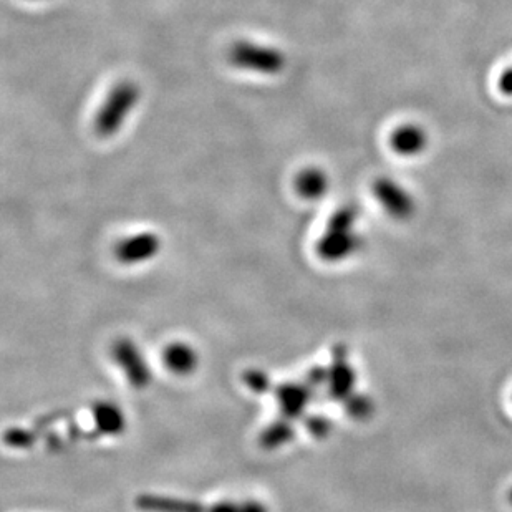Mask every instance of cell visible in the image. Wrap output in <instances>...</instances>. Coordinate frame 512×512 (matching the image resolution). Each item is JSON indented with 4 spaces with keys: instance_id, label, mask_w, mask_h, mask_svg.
Masks as SVG:
<instances>
[{
    "instance_id": "1",
    "label": "cell",
    "mask_w": 512,
    "mask_h": 512,
    "mask_svg": "<svg viewBox=\"0 0 512 512\" xmlns=\"http://www.w3.org/2000/svg\"><path fill=\"white\" fill-rule=\"evenodd\" d=\"M136 508L143 512H269L266 504L244 499L223 501L216 504H201L189 499L171 498L163 494H141L135 499Z\"/></svg>"
},
{
    "instance_id": "2",
    "label": "cell",
    "mask_w": 512,
    "mask_h": 512,
    "mask_svg": "<svg viewBox=\"0 0 512 512\" xmlns=\"http://www.w3.org/2000/svg\"><path fill=\"white\" fill-rule=\"evenodd\" d=\"M140 97L141 90L135 82L125 80L115 85L95 120V130L98 135L103 138H112L116 135L121 130V126L125 125L130 113L135 110Z\"/></svg>"
},
{
    "instance_id": "3",
    "label": "cell",
    "mask_w": 512,
    "mask_h": 512,
    "mask_svg": "<svg viewBox=\"0 0 512 512\" xmlns=\"http://www.w3.org/2000/svg\"><path fill=\"white\" fill-rule=\"evenodd\" d=\"M229 62L234 67L262 75H277L285 68V55L281 50L254 42H236L229 50Z\"/></svg>"
},
{
    "instance_id": "4",
    "label": "cell",
    "mask_w": 512,
    "mask_h": 512,
    "mask_svg": "<svg viewBox=\"0 0 512 512\" xmlns=\"http://www.w3.org/2000/svg\"><path fill=\"white\" fill-rule=\"evenodd\" d=\"M353 221H355V211L350 208L340 209L339 213L334 214L330 219L329 229L325 232L319 244L317 252L320 257L337 261L342 257H347L355 247V236L352 234Z\"/></svg>"
},
{
    "instance_id": "5",
    "label": "cell",
    "mask_w": 512,
    "mask_h": 512,
    "mask_svg": "<svg viewBox=\"0 0 512 512\" xmlns=\"http://www.w3.org/2000/svg\"><path fill=\"white\" fill-rule=\"evenodd\" d=\"M112 355L115 358L116 365L123 370L125 377L131 387L143 390L151 383L150 365L146 362L140 348L136 347L135 342L128 339L116 340L113 343Z\"/></svg>"
},
{
    "instance_id": "6",
    "label": "cell",
    "mask_w": 512,
    "mask_h": 512,
    "mask_svg": "<svg viewBox=\"0 0 512 512\" xmlns=\"http://www.w3.org/2000/svg\"><path fill=\"white\" fill-rule=\"evenodd\" d=\"M161 239L153 232H140L135 236L125 237L115 246V257L125 266L150 261L160 252Z\"/></svg>"
},
{
    "instance_id": "7",
    "label": "cell",
    "mask_w": 512,
    "mask_h": 512,
    "mask_svg": "<svg viewBox=\"0 0 512 512\" xmlns=\"http://www.w3.org/2000/svg\"><path fill=\"white\" fill-rule=\"evenodd\" d=\"M312 383H281L279 387L274 388L277 401L281 406L282 418L292 420L302 416L310 400H312Z\"/></svg>"
},
{
    "instance_id": "8",
    "label": "cell",
    "mask_w": 512,
    "mask_h": 512,
    "mask_svg": "<svg viewBox=\"0 0 512 512\" xmlns=\"http://www.w3.org/2000/svg\"><path fill=\"white\" fill-rule=\"evenodd\" d=\"M163 362L171 373L184 377L198 368L199 357L189 343L174 342L165 348Z\"/></svg>"
},
{
    "instance_id": "9",
    "label": "cell",
    "mask_w": 512,
    "mask_h": 512,
    "mask_svg": "<svg viewBox=\"0 0 512 512\" xmlns=\"http://www.w3.org/2000/svg\"><path fill=\"white\" fill-rule=\"evenodd\" d=\"M92 413L97 426V435L116 436L123 433L126 428L125 413L112 401H98L93 406Z\"/></svg>"
},
{
    "instance_id": "10",
    "label": "cell",
    "mask_w": 512,
    "mask_h": 512,
    "mask_svg": "<svg viewBox=\"0 0 512 512\" xmlns=\"http://www.w3.org/2000/svg\"><path fill=\"white\" fill-rule=\"evenodd\" d=\"M295 188L302 198L314 201V199L324 198V194L329 189V179L327 174L319 168H307L295 179Z\"/></svg>"
},
{
    "instance_id": "11",
    "label": "cell",
    "mask_w": 512,
    "mask_h": 512,
    "mask_svg": "<svg viewBox=\"0 0 512 512\" xmlns=\"http://www.w3.org/2000/svg\"><path fill=\"white\" fill-rule=\"evenodd\" d=\"M292 438H294V426L289 420L282 418L262 433L261 445L264 446V450H276L285 443H289Z\"/></svg>"
},
{
    "instance_id": "12",
    "label": "cell",
    "mask_w": 512,
    "mask_h": 512,
    "mask_svg": "<svg viewBox=\"0 0 512 512\" xmlns=\"http://www.w3.org/2000/svg\"><path fill=\"white\" fill-rule=\"evenodd\" d=\"M244 383L251 388L252 392L262 393L272 390L271 380L261 370H249L244 373Z\"/></svg>"
}]
</instances>
